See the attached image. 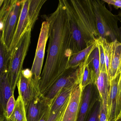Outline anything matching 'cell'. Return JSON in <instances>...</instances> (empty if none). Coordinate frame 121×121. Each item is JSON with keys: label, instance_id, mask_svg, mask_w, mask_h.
Returning <instances> with one entry per match:
<instances>
[{"label": "cell", "instance_id": "obj_24", "mask_svg": "<svg viewBox=\"0 0 121 121\" xmlns=\"http://www.w3.org/2000/svg\"><path fill=\"white\" fill-rule=\"evenodd\" d=\"M87 61L89 67L94 73L95 83L98 78L100 72L99 54L97 46L91 53L88 58Z\"/></svg>", "mask_w": 121, "mask_h": 121}, {"label": "cell", "instance_id": "obj_17", "mask_svg": "<svg viewBox=\"0 0 121 121\" xmlns=\"http://www.w3.org/2000/svg\"><path fill=\"white\" fill-rule=\"evenodd\" d=\"M14 92L9 82L8 74L0 77V115L4 114L8 102Z\"/></svg>", "mask_w": 121, "mask_h": 121}, {"label": "cell", "instance_id": "obj_4", "mask_svg": "<svg viewBox=\"0 0 121 121\" xmlns=\"http://www.w3.org/2000/svg\"><path fill=\"white\" fill-rule=\"evenodd\" d=\"M92 2L96 18L98 38L106 39L108 38L111 40L110 42L116 40L120 42V28L118 27V16L108 9L102 0H92Z\"/></svg>", "mask_w": 121, "mask_h": 121}, {"label": "cell", "instance_id": "obj_6", "mask_svg": "<svg viewBox=\"0 0 121 121\" xmlns=\"http://www.w3.org/2000/svg\"><path fill=\"white\" fill-rule=\"evenodd\" d=\"M78 68L66 69L43 95L51 106L62 89L78 82Z\"/></svg>", "mask_w": 121, "mask_h": 121}, {"label": "cell", "instance_id": "obj_19", "mask_svg": "<svg viewBox=\"0 0 121 121\" xmlns=\"http://www.w3.org/2000/svg\"><path fill=\"white\" fill-rule=\"evenodd\" d=\"M81 64L78 69V78L79 85L83 91L89 85L94 83L95 75L94 73L89 66L88 58Z\"/></svg>", "mask_w": 121, "mask_h": 121}, {"label": "cell", "instance_id": "obj_15", "mask_svg": "<svg viewBox=\"0 0 121 121\" xmlns=\"http://www.w3.org/2000/svg\"><path fill=\"white\" fill-rule=\"evenodd\" d=\"M94 84L97 88L100 100L103 103L108 110L110 83L107 71H100L99 75Z\"/></svg>", "mask_w": 121, "mask_h": 121}, {"label": "cell", "instance_id": "obj_25", "mask_svg": "<svg viewBox=\"0 0 121 121\" xmlns=\"http://www.w3.org/2000/svg\"><path fill=\"white\" fill-rule=\"evenodd\" d=\"M100 106V99L99 95L95 98L92 105L87 121H99Z\"/></svg>", "mask_w": 121, "mask_h": 121}, {"label": "cell", "instance_id": "obj_30", "mask_svg": "<svg viewBox=\"0 0 121 121\" xmlns=\"http://www.w3.org/2000/svg\"><path fill=\"white\" fill-rule=\"evenodd\" d=\"M21 73L27 79L31 78L33 76L31 70L29 69L22 70Z\"/></svg>", "mask_w": 121, "mask_h": 121}, {"label": "cell", "instance_id": "obj_16", "mask_svg": "<svg viewBox=\"0 0 121 121\" xmlns=\"http://www.w3.org/2000/svg\"><path fill=\"white\" fill-rule=\"evenodd\" d=\"M111 43L112 53L109 75V81L121 71V43L117 40Z\"/></svg>", "mask_w": 121, "mask_h": 121}, {"label": "cell", "instance_id": "obj_22", "mask_svg": "<svg viewBox=\"0 0 121 121\" xmlns=\"http://www.w3.org/2000/svg\"><path fill=\"white\" fill-rule=\"evenodd\" d=\"M0 77L8 73L11 55L7 47L0 42Z\"/></svg>", "mask_w": 121, "mask_h": 121}, {"label": "cell", "instance_id": "obj_5", "mask_svg": "<svg viewBox=\"0 0 121 121\" xmlns=\"http://www.w3.org/2000/svg\"><path fill=\"white\" fill-rule=\"evenodd\" d=\"M31 30L25 31L17 48L11 56L8 77L13 92L22 70L23 63L31 43Z\"/></svg>", "mask_w": 121, "mask_h": 121}, {"label": "cell", "instance_id": "obj_21", "mask_svg": "<svg viewBox=\"0 0 121 121\" xmlns=\"http://www.w3.org/2000/svg\"><path fill=\"white\" fill-rule=\"evenodd\" d=\"M97 46V43L96 40L95 42L85 49L72 55L69 60L67 69L69 68H77L79 67Z\"/></svg>", "mask_w": 121, "mask_h": 121}, {"label": "cell", "instance_id": "obj_23", "mask_svg": "<svg viewBox=\"0 0 121 121\" xmlns=\"http://www.w3.org/2000/svg\"><path fill=\"white\" fill-rule=\"evenodd\" d=\"M9 118L13 121H27L25 105L20 95L16 100L14 109Z\"/></svg>", "mask_w": 121, "mask_h": 121}, {"label": "cell", "instance_id": "obj_11", "mask_svg": "<svg viewBox=\"0 0 121 121\" xmlns=\"http://www.w3.org/2000/svg\"><path fill=\"white\" fill-rule=\"evenodd\" d=\"M29 0H23L22 10L9 51L11 56L18 47L20 42L26 31Z\"/></svg>", "mask_w": 121, "mask_h": 121}, {"label": "cell", "instance_id": "obj_29", "mask_svg": "<svg viewBox=\"0 0 121 121\" xmlns=\"http://www.w3.org/2000/svg\"><path fill=\"white\" fill-rule=\"evenodd\" d=\"M104 2L114 6L117 9H121V0H102Z\"/></svg>", "mask_w": 121, "mask_h": 121}, {"label": "cell", "instance_id": "obj_13", "mask_svg": "<svg viewBox=\"0 0 121 121\" xmlns=\"http://www.w3.org/2000/svg\"><path fill=\"white\" fill-rule=\"evenodd\" d=\"M51 105L43 95L35 98L26 107L27 121H39Z\"/></svg>", "mask_w": 121, "mask_h": 121}, {"label": "cell", "instance_id": "obj_3", "mask_svg": "<svg viewBox=\"0 0 121 121\" xmlns=\"http://www.w3.org/2000/svg\"><path fill=\"white\" fill-rule=\"evenodd\" d=\"M23 0H0V42L9 50L22 10Z\"/></svg>", "mask_w": 121, "mask_h": 121}, {"label": "cell", "instance_id": "obj_14", "mask_svg": "<svg viewBox=\"0 0 121 121\" xmlns=\"http://www.w3.org/2000/svg\"><path fill=\"white\" fill-rule=\"evenodd\" d=\"M96 86L94 83L87 86L83 91L80 107L77 121H87L92 105L97 97L94 95Z\"/></svg>", "mask_w": 121, "mask_h": 121}, {"label": "cell", "instance_id": "obj_20", "mask_svg": "<svg viewBox=\"0 0 121 121\" xmlns=\"http://www.w3.org/2000/svg\"><path fill=\"white\" fill-rule=\"evenodd\" d=\"M47 1V0H29L26 31L32 29L42 8Z\"/></svg>", "mask_w": 121, "mask_h": 121}, {"label": "cell", "instance_id": "obj_7", "mask_svg": "<svg viewBox=\"0 0 121 121\" xmlns=\"http://www.w3.org/2000/svg\"><path fill=\"white\" fill-rule=\"evenodd\" d=\"M110 83L108 121H116L121 117V71Z\"/></svg>", "mask_w": 121, "mask_h": 121}, {"label": "cell", "instance_id": "obj_33", "mask_svg": "<svg viewBox=\"0 0 121 121\" xmlns=\"http://www.w3.org/2000/svg\"><path fill=\"white\" fill-rule=\"evenodd\" d=\"M116 121H121V117H120L119 119H118L117 120H116Z\"/></svg>", "mask_w": 121, "mask_h": 121}, {"label": "cell", "instance_id": "obj_26", "mask_svg": "<svg viewBox=\"0 0 121 121\" xmlns=\"http://www.w3.org/2000/svg\"><path fill=\"white\" fill-rule=\"evenodd\" d=\"M16 100L15 99L14 94L10 97L7 103L5 112L4 114L6 117L9 118L13 112L15 107Z\"/></svg>", "mask_w": 121, "mask_h": 121}, {"label": "cell", "instance_id": "obj_8", "mask_svg": "<svg viewBox=\"0 0 121 121\" xmlns=\"http://www.w3.org/2000/svg\"><path fill=\"white\" fill-rule=\"evenodd\" d=\"M49 24L44 21L42 22L38 40L36 53L32 64L31 71L33 75L41 79V73L44 59L46 44L49 38Z\"/></svg>", "mask_w": 121, "mask_h": 121}, {"label": "cell", "instance_id": "obj_9", "mask_svg": "<svg viewBox=\"0 0 121 121\" xmlns=\"http://www.w3.org/2000/svg\"><path fill=\"white\" fill-rule=\"evenodd\" d=\"M40 80L35 77L27 79L20 74L17 86L19 94L23 99L25 108L31 100L36 97L42 95L40 88Z\"/></svg>", "mask_w": 121, "mask_h": 121}, {"label": "cell", "instance_id": "obj_27", "mask_svg": "<svg viewBox=\"0 0 121 121\" xmlns=\"http://www.w3.org/2000/svg\"><path fill=\"white\" fill-rule=\"evenodd\" d=\"M97 47L99 50L100 58V71L107 70L106 65H105V60L103 48L99 41L98 39H97Z\"/></svg>", "mask_w": 121, "mask_h": 121}, {"label": "cell", "instance_id": "obj_2", "mask_svg": "<svg viewBox=\"0 0 121 121\" xmlns=\"http://www.w3.org/2000/svg\"><path fill=\"white\" fill-rule=\"evenodd\" d=\"M88 46L98 38L92 0H67Z\"/></svg>", "mask_w": 121, "mask_h": 121}, {"label": "cell", "instance_id": "obj_18", "mask_svg": "<svg viewBox=\"0 0 121 121\" xmlns=\"http://www.w3.org/2000/svg\"><path fill=\"white\" fill-rule=\"evenodd\" d=\"M79 84L78 82L62 89L51 106L50 112L55 113L63 108L70 98L74 89Z\"/></svg>", "mask_w": 121, "mask_h": 121}, {"label": "cell", "instance_id": "obj_28", "mask_svg": "<svg viewBox=\"0 0 121 121\" xmlns=\"http://www.w3.org/2000/svg\"><path fill=\"white\" fill-rule=\"evenodd\" d=\"M99 121H108L107 109L100 99L99 114Z\"/></svg>", "mask_w": 121, "mask_h": 121}, {"label": "cell", "instance_id": "obj_10", "mask_svg": "<svg viewBox=\"0 0 121 121\" xmlns=\"http://www.w3.org/2000/svg\"><path fill=\"white\" fill-rule=\"evenodd\" d=\"M69 19L72 39V55L89 46L67 0H63Z\"/></svg>", "mask_w": 121, "mask_h": 121}, {"label": "cell", "instance_id": "obj_32", "mask_svg": "<svg viewBox=\"0 0 121 121\" xmlns=\"http://www.w3.org/2000/svg\"><path fill=\"white\" fill-rule=\"evenodd\" d=\"M119 15V17H120V18H121V12H120L119 13V15Z\"/></svg>", "mask_w": 121, "mask_h": 121}, {"label": "cell", "instance_id": "obj_1", "mask_svg": "<svg viewBox=\"0 0 121 121\" xmlns=\"http://www.w3.org/2000/svg\"><path fill=\"white\" fill-rule=\"evenodd\" d=\"M41 17L49 24L47 56L40 80V90L43 95L67 69L72 48L69 19L63 0H59L54 12Z\"/></svg>", "mask_w": 121, "mask_h": 121}, {"label": "cell", "instance_id": "obj_31", "mask_svg": "<svg viewBox=\"0 0 121 121\" xmlns=\"http://www.w3.org/2000/svg\"><path fill=\"white\" fill-rule=\"evenodd\" d=\"M0 121H13L10 118L6 117L4 115H0Z\"/></svg>", "mask_w": 121, "mask_h": 121}, {"label": "cell", "instance_id": "obj_12", "mask_svg": "<svg viewBox=\"0 0 121 121\" xmlns=\"http://www.w3.org/2000/svg\"><path fill=\"white\" fill-rule=\"evenodd\" d=\"M83 90L78 84L71 95L68 106L61 121H77L80 107Z\"/></svg>", "mask_w": 121, "mask_h": 121}]
</instances>
